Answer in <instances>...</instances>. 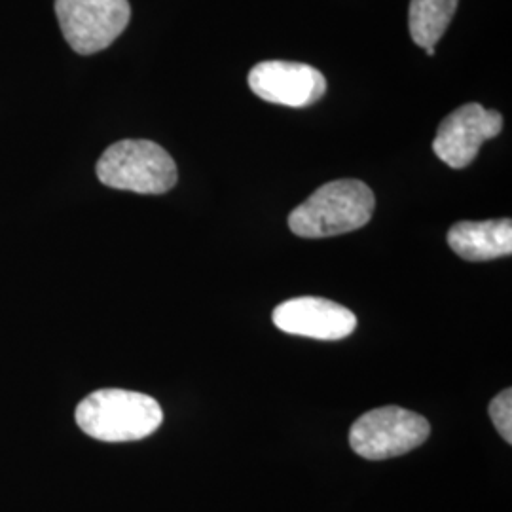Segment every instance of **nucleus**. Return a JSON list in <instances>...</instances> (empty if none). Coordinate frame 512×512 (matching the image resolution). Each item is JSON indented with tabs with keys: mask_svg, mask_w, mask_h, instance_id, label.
Returning <instances> with one entry per match:
<instances>
[{
	"mask_svg": "<svg viewBox=\"0 0 512 512\" xmlns=\"http://www.w3.org/2000/svg\"><path fill=\"white\" fill-rule=\"evenodd\" d=\"M97 177L109 188L158 196L177 184L179 173L165 148L147 139H126L103 152Z\"/></svg>",
	"mask_w": 512,
	"mask_h": 512,
	"instance_id": "nucleus-3",
	"label": "nucleus"
},
{
	"mask_svg": "<svg viewBox=\"0 0 512 512\" xmlns=\"http://www.w3.org/2000/svg\"><path fill=\"white\" fill-rule=\"evenodd\" d=\"M448 245L469 262H486L512 253V220L458 222L448 232Z\"/></svg>",
	"mask_w": 512,
	"mask_h": 512,
	"instance_id": "nucleus-9",
	"label": "nucleus"
},
{
	"mask_svg": "<svg viewBox=\"0 0 512 512\" xmlns=\"http://www.w3.org/2000/svg\"><path fill=\"white\" fill-rule=\"evenodd\" d=\"M425 54L435 55V48H427V50H425Z\"/></svg>",
	"mask_w": 512,
	"mask_h": 512,
	"instance_id": "nucleus-12",
	"label": "nucleus"
},
{
	"mask_svg": "<svg viewBox=\"0 0 512 512\" xmlns=\"http://www.w3.org/2000/svg\"><path fill=\"white\" fill-rule=\"evenodd\" d=\"M249 88L268 103L302 109L325 95L327 80L306 63L262 61L249 73Z\"/></svg>",
	"mask_w": 512,
	"mask_h": 512,
	"instance_id": "nucleus-7",
	"label": "nucleus"
},
{
	"mask_svg": "<svg viewBox=\"0 0 512 512\" xmlns=\"http://www.w3.org/2000/svg\"><path fill=\"white\" fill-rule=\"evenodd\" d=\"M78 427L95 440L131 442L147 439L164 421L162 406L145 393L99 389L76 406Z\"/></svg>",
	"mask_w": 512,
	"mask_h": 512,
	"instance_id": "nucleus-1",
	"label": "nucleus"
},
{
	"mask_svg": "<svg viewBox=\"0 0 512 512\" xmlns=\"http://www.w3.org/2000/svg\"><path fill=\"white\" fill-rule=\"evenodd\" d=\"M490 418L494 420L499 435L512 444V389L501 391L490 403Z\"/></svg>",
	"mask_w": 512,
	"mask_h": 512,
	"instance_id": "nucleus-11",
	"label": "nucleus"
},
{
	"mask_svg": "<svg viewBox=\"0 0 512 512\" xmlns=\"http://www.w3.org/2000/svg\"><path fill=\"white\" fill-rule=\"evenodd\" d=\"M272 319L287 334L329 342L344 340L357 329L353 311L319 296L291 298L275 308Z\"/></svg>",
	"mask_w": 512,
	"mask_h": 512,
	"instance_id": "nucleus-8",
	"label": "nucleus"
},
{
	"mask_svg": "<svg viewBox=\"0 0 512 512\" xmlns=\"http://www.w3.org/2000/svg\"><path fill=\"white\" fill-rule=\"evenodd\" d=\"M459 0H410L408 27L414 44L435 48L456 14Z\"/></svg>",
	"mask_w": 512,
	"mask_h": 512,
	"instance_id": "nucleus-10",
	"label": "nucleus"
},
{
	"mask_svg": "<svg viewBox=\"0 0 512 512\" xmlns=\"http://www.w3.org/2000/svg\"><path fill=\"white\" fill-rule=\"evenodd\" d=\"M55 14L74 52L92 55L126 31L131 6L128 0H55Z\"/></svg>",
	"mask_w": 512,
	"mask_h": 512,
	"instance_id": "nucleus-5",
	"label": "nucleus"
},
{
	"mask_svg": "<svg viewBox=\"0 0 512 512\" xmlns=\"http://www.w3.org/2000/svg\"><path fill=\"white\" fill-rule=\"evenodd\" d=\"M431 435V425L420 414L399 406H384L363 414L351 425L349 446L370 461L399 458L420 448Z\"/></svg>",
	"mask_w": 512,
	"mask_h": 512,
	"instance_id": "nucleus-4",
	"label": "nucleus"
},
{
	"mask_svg": "<svg viewBox=\"0 0 512 512\" xmlns=\"http://www.w3.org/2000/svg\"><path fill=\"white\" fill-rule=\"evenodd\" d=\"M501 129V112L484 109L478 103H467L440 122L433 152L440 162L452 169H463L475 162L482 143L497 137Z\"/></svg>",
	"mask_w": 512,
	"mask_h": 512,
	"instance_id": "nucleus-6",
	"label": "nucleus"
},
{
	"mask_svg": "<svg viewBox=\"0 0 512 512\" xmlns=\"http://www.w3.org/2000/svg\"><path fill=\"white\" fill-rule=\"evenodd\" d=\"M376 207L374 192L357 179L332 181L317 188L289 215V228L300 238L342 236L366 226Z\"/></svg>",
	"mask_w": 512,
	"mask_h": 512,
	"instance_id": "nucleus-2",
	"label": "nucleus"
}]
</instances>
